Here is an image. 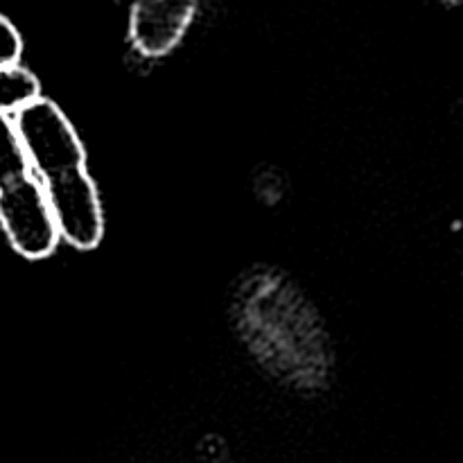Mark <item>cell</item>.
<instances>
[{
	"mask_svg": "<svg viewBox=\"0 0 463 463\" xmlns=\"http://www.w3.org/2000/svg\"><path fill=\"white\" fill-rule=\"evenodd\" d=\"M12 118L32 175L48 199L59 238L77 249H93L102 240V206L86 172L84 145L75 127L45 98L34 99Z\"/></svg>",
	"mask_w": 463,
	"mask_h": 463,
	"instance_id": "cell-1",
	"label": "cell"
},
{
	"mask_svg": "<svg viewBox=\"0 0 463 463\" xmlns=\"http://www.w3.org/2000/svg\"><path fill=\"white\" fill-rule=\"evenodd\" d=\"M0 224L25 258H45L59 242L52 211L34 175L0 190Z\"/></svg>",
	"mask_w": 463,
	"mask_h": 463,
	"instance_id": "cell-2",
	"label": "cell"
},
{
	"mask_svg": "<svg viewBox=\"0 0 463 463\" xmlns=\"http://www.w3.org/2000/svg\"><path fill=\"white\" fill-rule=\"evenodd\" d=\"M193 3L145 0L134 5L129 18L131 43L145 57H163L176 48L193 21Z\"/></svg>",
	"mask_w": 463,
	"mask_h": 463,
	"instance_id": "cell-3",
	"label": "cell"
},
{
	"mask_svg": "<svg viewBox=\"0 0 463 463\" xmlns=\"http://www.w3.org/2000/svg\"><path fill=\"white\" fill-rule=\"evenodd\" d=\"M32 176L30 161L12 116H0V190Z\"/></svg>",
	"mask_w": 463,
	"mask_h": 463,
	"instance_id": "cell-4",
	"label": "cell"
},
{
	"mask_svg": "<svg viewBox=\"0 0 463 463\" xmlns=\"http://www.w3.org/2000/svg\"><path fill=\"white\" fill-rule=\"evenodd\" d=\"M39 80L27 68L0 66V116H14L39 99Z\"/></svg>",
	"mask_w": 463,
	"mask_h": 463,
	"instance_id": "cell-5",
	"label": "cell"
},
{
	"mask_svg": "<svg viewBox=\"0 0 463 463\" xmlns=\"http://www.w3.org/2000/svg\"><path fill=\"white\" fill-rule=\"evenodd\" d=\"M23 39L16 27L0 14V66H18Z\"/></svg>",
	"mask_w": 463,
	"mask_h": 463,
	"instance_id": "cell-6",
	"label": "cell"
}]
</instances>
